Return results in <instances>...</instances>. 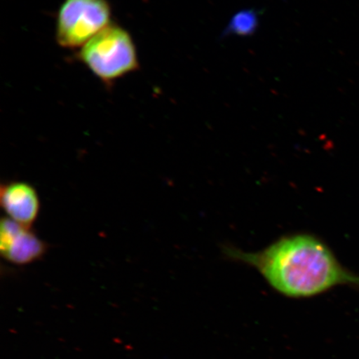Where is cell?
Here are the masks:
<instances>
[{
	"mask_svg": "<svg viewBox=\"0 0 359 359\" xmlns=\"http://www.w3.org/2000/svg\"><path fill=\"white\" fill-rule=\"evenodd\" d=\"M48 245L32 231L11 219L4 217L0 224V252L15 266H27L41 259Z\"/></svg>",
	"mask_w": 359,
	"mask_h": 359,
	"instance_id": "obj_4",
	"label": "cell"
},
{
	"mask_svg": "<svg viewBox=\"0 0 359 359\" xmlns=\"http://www.w3.org/2000/svg\"><path fill=\"white\" fill-rule=\"evenodd\" d=\"M79 58L105 83L122 78L139 67L131 35L122 27L111 24L83 45Z\"/></svg>",
	"mask_w": 359,
	"mask_h": 359,
	"instance_id": "obj_2",
	"label": "cell"
},
{
	"mask_svg": "<svg viewBox=\"0 0 359 359\" xmlns=\"http://www.w3.org/2000/svg\"><path fill=\"white\" fill-rule=\"evenodd\" d=\"M259 26V13L254 8H247L235 13L222 33V38L229 35L250 36Z\"/></svg>",
	"mask_w": 359,
	"mask_h": 359,
	"instance_id": "obj_6",
	"label": "cell"
},
{
	"mask_svg": "<svg viewBox=\"0 0 359 359\" xmlns=\"http://www.w3.org/2000/svg\"><path fill=\"white\" fill-rule=\"evenodd\" d=\"M224 254L255 268L289 297H311L341 285L359 286V276L345 269L320 238L306 233L283 236L254 252L226 246Z\"/></svg>",
	"mask_w": 359,
	"mask_h": 359,
	"instance_id": "obj_1",
	"label": "cell"
},
{
	"mask_svg": "<svg viewBox=\"0 0 359 359\" xmlns=\"http://www.w3.org/2000/svg\"><path fill=\"white\" fill-rule=\"evenodd\" d=\"M107 0H65L58 12L56 39L62 48H82L110 25Z\"/></svg>",
	"mask_w": 359,
	"mask_h": 359,
	"instance_id": "obj_3",
	"label": "cell"
},
{
	"mask_svg": "<svg viewBox=\"0 0 359 359\" xmlns=\"http://www.w3.org/2000/svg\"><path fill=\"white\" fill-rule=\"evenodd\" d=\"M0 204L8 218L28 228H32L40 212L38 192L32 185L25 182L2 183Z\"/></svg>",
	"mask_w": 359,
	"mask_h": 359,
	"instance_id": "obj_5",
	"label": "cell"
}]
</instances>
